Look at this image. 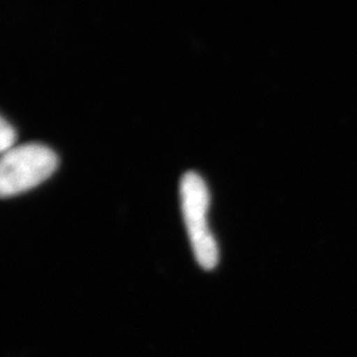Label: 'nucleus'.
<instances>
[{
  "label": "nucleus",
  "mask_w": 357,
  "mask_h": 357,
  "mask_svg": "<svg viewBox=\"0 0 357 357\" xmlns=\"http://www.w3.org/2000/svg\"><path fill=\"white\" fill-rule=\"evenodd\" d=\"M16 142L15 128L0 115V155L11 150Z\"/></svg>",
  "instance_id": "nucleus-3"
},
{
  "label": "nucleus",
  "mask_w": 357,
  "mask_h": 357,
  "mask_svg": "<svg viewBox=\"0 0 357 357\" xmlns=\"http://www.w3.org/2000/svg\"><path fill=\"white\" fill-rule=\"evenodd\" d=\"M180 199L195 258L204 270H212L218 264L220 252L208 225L211 196L204 178L193 171L184 174L180 181Z\"/></svg>",
  "instance_id": "nucleus-1"
},
{
  "label": "nucleus",
  "mask_w": 357,
  "mask_h": 357,
  "mask_svg": "<svg viewBox=\"0 0 357 357\" xmlns=\"http://www.w3.org/2000/svg\"><path fill=\"white\" fill-rule=\"evenodd\" d=\"M57 166V155L44 144L13 146L0 155V199L35 188L50 178Z\"/></svg>",
  "instance_id": "nucleus-2"
}]
</instances>
